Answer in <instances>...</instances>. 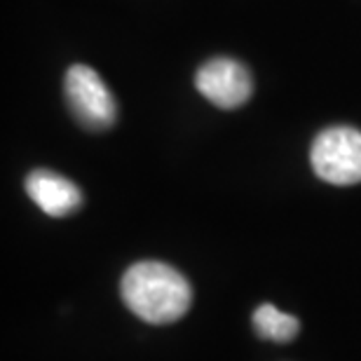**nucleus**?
Listing matches in <instances>:
<instances>
[{"mask_svg":"<svg viewBox=\"0 0 361 361\" xmlns=\"http://www.w3.org/2000/svg\"><path fill=\"white\" fill-rule=\"evenodd\" d=\"M125 305L148 324L178 322L192 305V288L176 268L160 261L134 263L120 281Z\"/></svg>","mask_w":361,"mask_h":361,"instance_id":"nucleus-1","label":"nucleus"},{"mask_svg":"<svg viewBox=\"0 0 361 361\" xmlns=\"http://www.w3.org/2000/svg\"><path fill=\"white\" fill-rule=\"evenodd\" d=\"M310 162L331 185L361 183V132L345 125L322 129L310 148Z\"/></svg>","mask_w":361,"mask_h":361,"instance_id":"nucleus-2","label":"nucleus"},{"mask_svg":"<svg viewBox=\"0 0 361 361\" xmlns=\"http://www.w3.org/2000/svg\"><path fill=\"white\" fill-rule=\"evenodd\" d=\"M63 94L71 113L82 127L92 132H104L115 125L118 118V104H115L108 85L101 75L85 63H75L66 71L63 78Z\"/></svg>","mask_w":361,"mask_h":361,"instance_id":"nucleus-3","label":"nucleus"},{"mask_svg":"<svg viewBox=\"0 0 361 361\" xmlns=\"http://www.w3.org/2000/svg\"><path fill=\"white\" fill-rule=\"evenodd\" d=\"M195 87L214 106L223 111H235L251 99L254 78L242 61L230 59V56H216L197 68Z\"/></svg>","mask_w":361,"mask_h":361,"instance_id":"nucleus-4","label":"nucleus"},{"mask_svg":"<svg viewBox=\"0 0 361 361\" xmlns=\"http://www.w3.org/2000/svg\"><path fill=\"white\" fill-rule=\"evenodd\" d=\"M26 192L52 219L75 214L82 207V192L73 180L49 169H35L26 176Z\"/></svg>","mask_w":361,"mask_h":361,"instance_id":"nucleus-5","label":"nucleus"},{"mask_svg":"<svg viewBox=\"0 0 361 361\" xmlns=\"http://www.w3.org/2000/svg\"><path fill=\"white\" fill-rule=\"evenodd\" d=\"M254 329L258 336L265 338V341L288 343L298 336L300 324L295 317L279 312V310L270 305V302H263V305L254 312Z\"/></svg>","mask_w":361,"mask_h":361,"instance_id":"nucleus-6","label":"nucleus"}]
</instances>
